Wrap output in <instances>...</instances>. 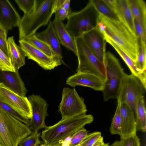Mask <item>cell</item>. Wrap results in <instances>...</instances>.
<instances>
[{
    "instance_id": "1",
    "label": "cell",
    "mask_w": 146,
    "mask_h": 146,
    "mask_svg": "<svg viewBox=\"0 0 146 146\" xmlns=\"http://www.w3.org/2000/svg\"><path fill=\"white\" fill-rule=\"evenodd\" d=\"M97 27L135 62L138 55V36L121 21L111 19L100 14Z\"/></svg>"
},
{
    "instance_id": "2",
    "label": "cell",
    "mask_w": 146,
    "mask_h": 146,
    "mask_svg": "<svg viewBox=\"0 0 146 146\" xmlns=\"http://www.w3.org/2000/svg\"><path fill=\"white\" fill-rule=\"evenodd\" d=\"M91 114L86 113L64 119L42 130L40 137L46 146H62L66 139L79 130L92 122Z\"/></svg>"
},
{
    "instance_id": "3",
    "label": "cell",
    "mask_w": 146,
    "mask_h": 146,
    "mask_svg": "<svg viewBox=\"0 0 146 146\" xmlns=\"http://www.w3.org/2000/svg\"><path fill=\"white\" fill-rule=\"evenodd\" d=\"M54 0H38L35 10L24 14L18 26L19 40L35 35L40 27L48 24L53 14L52 7Z\"/></svg>"
},
{
    "instance_id": "4",
    "label": "cell",
    "mask_w": 146,
    "mask_h": 146,
    "mask_svg": "<svg viewBox=\"0 0 146 146\" xmlns=\"http://www.w3.org/2000/svg\"><path fill=\"white\" fill-rule=\"evenodd\" d=\"M31 133L28 125L0 108V144L2 146H18Z\"/></svg>"
},
{
    "instance_id": "5",
    "label": "cell",
    "mask_w": 146,
    "mask_h": 146,
    "mask_svg": "<svg viewBox=\"0 0 146 146\" xmlns=\"http://www.w3.org/2000/svg\"><path fill=\"white\" fill-rule=\"evenodd\" d=\"M100 13L91 0L82 10L71 13L65 27L74 38L82 37L86 33L96 28Z\"/></svg>"
},
{
    "instance_id": "6",
    "label": "cell",
    "mask_w": 146,
    "mask_h": 146,
    "mask_svg": "<svg viewBox=\"0 0 146 146\" xmlns=\"http://www.w3.org/2000/svg\"><path fill=\"white\" fill-rule=\"evenodd\" d=\"M104 64L106 80L102 90L105 102L117 98L121 86L127 74L124 72L119 60L109 51L106 52Z\"/></svg>"
},
{
    "instance_id": "7",
    "label": "cell",
    "mask_w": 146,
    "mask_h": 146,
    "mask_svg": "<svg viewBox=\"0 0 146 146\" xmlns=\"http://www.w3.org/2000/svg\"><path fill=\"white\" fill-rule=\"evenodd\" d=\"M78 60L77 73L95 75L105 81L104 64L90 50L82 37L75 38Z\"/></svg>"
},
{
    "instance_id": "8",
    "label": "cell",
    "mask_w": 146,
    "mask_h": 146,
    "mask_svg": "<svg viewBox=\"0 0 146 146\" xmlns=\"http://www.w3.org/2000/svg\"><path fill=\"white\" fill-rule=\"evenodd\" d=\"M146 90L140 80L132 74H126L122 82L117 98L121 104L127 105L134 113L135 117L137 103L144 96Z\"/></svg>"
},
{
    "instance_id": "9",
    "label": "cell",
    "mask_w": 146,
    "mask_h": 146,
    "mask_svg": "<svg viewBox=\"0 0 146 146\" xmlns=\"http://www.w3.org/2000/svg\"><path fill=\"white\" fill-rule=\"evenodd\" d=\"M58 110L64 119L86 113L87 107L84 99L80 97L75 88H64Z\"/></svg>"
},
{
    "instance_id": "10",
    "label": "cell",
    "mask_w": 146,
    "mask_h": 146,
    "mask_svg": "<svg viewBox=\"0 0 146 146\" xmlns=\"http://www.w3.org/2000/svg\"><path fill=\"white\" fill-rule=\"evenodd\" d=\"M19 42L26 57L35 61L44 70H51L62 64H65L63 60L47 55L25 40H19Z\"/></svg>"
},
{
    "instance_id": "11",
    "label": "cell",
    "mask_w": 146,
    "mask_h": 146,
    "mask_svg": "<svg viewBox=\"0 0 146 146\" xmlns=\"http://www.w3.org/2000/svg\"><path fill=\"white\" fill-rule=\"evenodd\" d=\"M0 99L30 120L32 117L31 104L28 98L16 94L0 83Z\"/></svg>"
},
{
    "instance_id": "12",
    "label": "cell",
    "mask_w": 146,
    "mask_h": 146,
    "mask_svg": "<svg viewBox=\"0 0 146 146\" xmlns=\"http://www.w3.org/2000/svg\"><path fill=\"white\" fill-rule=\"evenodd\" d=\"M28 99L31 104L32 114L28 125L30 129L32 132L45 129L47 126L45 119L48 115L47 102L40 96L34 94L29 96Z\"/></svg>"
},
{
    "instance_id": "13",
    "label": "cell",
    "mask_w": 146,
    "mask_h": 146,
    "mask_svg": "<svg viewBox=\"0 0 146 146\" xmlns=\"http://www.w3.org/2000/svg\"><path fill=\"white\" fill-rule=\"evenodd\" d=\"M82 37L91 51L104 64L106 42L104 34L97 26L85 33Z\"/></svg>"
},
{
    "instance_id": "14",
    "label": "cell",
    "mask_w": 146,
    "mask_h": 146,
    "mask_svg": "<svg viewBox=\"0 0 146 146\" xmlns=\"http://www.w3.org/2000/svg\"><path fill=\"white\" fill-rule=\"evenodd\" d=\"M105 81L98 76L89 74L77 73L69 77L66 83L72 87L80 86L90 87L95 90L102 91Z\"/></svg>"
},
{
    "instance_id": "15",
    "label": "cell",
    "mask_w": 146,
    "mask_h": 146,
    "mask_svg": "<svg viewBox=\"0 0 146 146\" xmlns=\"http://www.w3.org/2000/svg\"><path fill=\"white\" fill-rule=\"evenodd\" d=\"M21 17L8 0H0V24L7 30L19 26Z\"/></svg>"
},
{
    "instance_id": "16",
    "label": "cell",
    "mask_w": 146,
    "mask_h": 146,
    "mask_svg": "<svg viewBox=\"0 0 146 146\" xmlns=\"http://www.w3.org/2000/svg\"><path fill=\"white\" fill-rule=\"evenodd\" d=\"M0 83L17 94L26 97L27 90L18 71L15 72L0 70Z\"/></svg>"
},
{
    "instance_id": "17",
    "label": "cell",
    "mask_w": 146,
    "mask_h": 146,
    "mask_svg": "<svg viewBox=\"0 0 146 146\" xmlns=\"http://www.w3.org/2000/svg\"><path fill=\"white\" fill-rule=\"evenodd\" d=\"M120 115L121 133L120 137H125L136 135V126L134 114L127 105L121 104Z\"/></svg>"
},
{
    "instance_id": "18",
    "label": "cell",
    "mask_w": 146,
    "mask_h": 146,
    "mask_svg": "<svg viewBox=\"0 0 146 146\" xmlns=\"http://www.w3.org/2000/svg\"><path fill=\"white\" fill-rule=\"evenodd\" d=\"M52 22L53 27L60 44L77 56V52L75 38L70 34L63 21L58 17H55Z\"/></svg>"
},
{
    "instance_id": "19",
    "label": "cell",
    "mask_w": 146,
    "mask_h": 146,
    "mask_svg": "<svg viewBox=\"0 0 146 146\" xmlns=\"http://www.w3.org/2000/svg\"><path fill=\"white\" fill-rule=\"evenodd\" d=\"M35 35L38 39L46 43L50 47L56 56L63 60L60 44L51 21H50L45 29L40 32L36 33Z\"/></svg>"
},
{
    "instance_id": "20",
    "label": "cell",
    "mask_w": 146,
    "mask_h": 146,
    "mask_svg": "<svg viewBox=\"0 0 146 146\" xmlns=\"http://www.w3.org/2000/svg\"><path fill=\"white\" fill-rule=\"evenodd\" d=\"M116 13L120 21L134 34L137 36L135 28L134 18L128 0H117Z\"/></svg>"
},
{
    "instance_id": "21",
    "label": "cell",
    "mask_w": 146,
    "mask_h": 146,
    "mask_svg": "<svg viewBox=\"0 0 146 146\" xmlns=\"http://www.w3.org/2000/svg\"><path fill=\"white\" fill-rule=\"evenodd\" d=\"M7 42L11 63L15 71H18L25 64V55L21 47L15 43L13 36L8 37Z\"/></svg>"
},
{
    "instance_id": "22",
    "label": "cell",
    "mask_w": 146,
    "mask_h": 146,
    "mask_svg": "<svg viewBox=\"0 0 146 146\" xmlns=\"http://www.w3.org/2000/svg\"><path fill=\"white\" fill-rule=\"evenodd\" d=\"M105 37L106 42L113 48L125 62L130 70L131 74L138 77L146 87V72H142L140 71L136 67L135 62L128 55L112 40L107 37Z\"/></svg>"
},
{
    "instance_id": "23",
    "label": "cell",
    "mask_w": 146,
    "mask_h": 146,
    "mask_svg": "<svg viewBox=\"0 0 146 146\" xmlns=\"http://www.w3.org/2000/svg\"><path fill=\"white\" fill-rule=\"evenodd\" d=\"M134 19L146 30V4L143 0H128Z\"/></svg>"
},
{
    "instance_id": "24",
    "label": "cell",
    "mask_w": 146,
    "mask_h": 146,
    "mask_svg": "<svg viewBox=\"0 0 146 146\" xmlns=\"http://www.w3.org/2000/svg\"><path fill=\"white\" fill-rule=\"evenodd\" d=\"M135 119L137 131L145 132L146 130V110L144 96L141 98L137 103Z\"/></svg>"
},
{
    "instance_id": "25",
    "label": "cell",
    "mask_w": 146,
    "mask_h": 146,
    "mask_svg": "<svg viewBox=\"0 0 146 146\" xmlns=\"http://www.w3.org/2000/svg\"><path fill=\"white\" fill-rule=\"evenodd\" d=\"M91 0L100 14L111 19L121 21L117 14L109 7L103 0Z\"/></svg>"
},
{
    "instance_id": "26",
    "label": "cell",
    "mask_w": 146,
    "mask_h": 146,
    "mask_svg": "<svg viewBox=\"0 0 146 146\" xmlns=\"http://www.w3.org/2000/svg\"><path fill=\"white\" fill-rule=\"evenodd\" d=\"M137 68L142 72L146 69V46L145 42L139 39L137 57L135 62Z\"/></svg>"
},
{
    "instance_id": "27",
    "label": "cell",
    "mask_w": 146,
    "mask_h": 146,
    "mask_svg": "<svg viewBox=\"0 0 146 146\" xmlns=\"http://www.w3.org/2000/svg\"><path fill=\"white\" fill-rule=\"evenodd\" d=\"M117 99V105L115 111L112 118L110 131L112 135H120L121 133V123L120 115V101Z\"/></svg>"
},
{
    "instance_id": "28",
    "label": "cell",
    "mask_w": 146,
    "mask_h": 146,
    "mask_svg": "<svg viewBox=\"0 0 146 146\" xmlns=\"http://www.w3.org/2000/svg\"><path fill=\"white\" fill-rule=\"evenodd\" d=\"M24 40L27 41L35 47L42 51L47 55L50 56L56 57L59 58L55 55L50 47L46 43L37 38L35 34L27 37Z\"/></svg>"
},
{
    "instance_id": "29",
    "label": "cell",
    "mask_w": 146,
    "mask_h": 146,
    "mask_svg": "<svg viewBox=\"0 0 146 146\" xmlns=\"http://www.w3.org/2000/svg\"><path fill=\"white\" fill-rule=\"evenodd\" d=\"M19 9L27 14L34 11L37 6L38 0H15Z\"/></svg>"
},
{
    "instance_id": "30",
    "label": "cell",
    "mask_w": 146,
    "mask_h": 146,
    "mask_svg": "<svg viewBox=\"0 0 146 146\" xmlns=\"http://www.w3.org/2000/svg\"><path fill=\"white\" fill-rule=\"evenodd\" d=\"M41 133L37 131L32 132L19 143V146H37L42 143L40 140Z\"/></svg>"
},
{
    "instance_id": "31",
    "label": "cell",
    "mask_w": 146,
    "mask_h": 146,
    "mask_svg": "<svg viewBox=\"0 0 146 146\" xmlns=\"http://www.w3.org/2000/svg\"><path fill=\"white\" fill-rule=\"evenodd\" d=\"M0 108L12 115L23 123L29 125L30 120L25 118L19 112L0 99Z\"/></svg>"
},
{
    "instance_id": "32",
    "label": "cell",
    "mask_w": 146,
    "mask_h": 146,
    "mask_svg": "<svg viewBox=\"0 0 146 146\" xmlns=\"http://www.w3.org/2000/svg\"><path fill=\"white\" fill-rule=\"evenodd\" d=\"M88 134L86 129L84 127L80 129L71 136L67 146H75L80 144Z\"/></svg>"
},
{
    "instance_id": "33",
    "label": "cell",
    "mask_w": 146,
    "mask_h": 146,
    "mask_svg": "<svg viewBox=\"0 0 146 146\" xmlns=\"http://www.w3.org/2000/svg\"><path fill=\"white\" fill-rule=\"evenodd\" d=\"M0 70L15 72L10 58L0 48Z\"/></svg>"
},
{
    "instance_id": "34",
    "label": "cell",
    "mask_w": 146,
    "mask_h": 146,
    "mask_svg": "<svg viewBox=\"0 0 146 146\" xmlns=\"http://www.w3.org/2000/svg\"><path fill=\"white\" fill-rule=\"evenodd\" d=\"M102 136L101 133L95 131L88 134L80 144V146H92Z\"/></svg>"
},
{
    "instance_id": "35",
    "label": "cell",
    "mask_w": 146,
    "mask_h": 146,
    "mask_svg": "<svg viewBox=\"0 0 146 146\" xmlns=\"http://www.w3.org/2000/svg\"><path fill=\"white\" fill-rule=\"evenodd\" d=\"M120 146H140V140L136 135L125 137H120Z\"/></svg>"
},
{
    "instance_id": "36",
    "label": "cell",
    "mask_w": 146,
    "mask_h": 146,
    "mask_svg": "<svg viewBox=\"0 0 146 146\" xmlns=\"http://www.w3.org/2000/svg\"><path fill=\"white\" fill-rule=\"evenodd\" d=\"M135 29L136 34L140 40L146 42V30L134 19Z\"/></svg>"
},
{
    "instance_id": "37",
    "label": "cell",
    "mask_w": 146,
    "mask_h": 146,
    "mask_svg": "<svg viewBox=\"0 0 146 146\" xmlns=\"http://www.w3.org/2000/svg\"><path fill=\"white\" fill-rule=\"evenodd\" d=\"M59 19L62 21L68 19L70 14L68 12L62 7L59 8L54 13Z\"/></svg>"
},
{
    "instance_id": "38",
    "label": "cell",
    "mask_w": 146,
    "mask_h": 146,
    "mask_svg": "<svg viewBox=\"0 0 146 146\" xmlns=\"http://www.w3.org/2000/svg\"><path fill=\"white\" fill-rule=\"evenodd\" d=\"M0 48L7 56L9 58L7 41L5 40L1 36H0Z\"/></svg>"
},
{
    "instance_id": "39",
    "label": "cell",
    "mask_w": 146,
    "mask_h": 146,
    "mask_svg": "<svg viewBox=\"0 0 146 146\" xmlns=\"http://www.w3.org/2000/svg\"><path fill=\"white\" fill-rule=\"evenodd\" d=\"M103 1L112 11L116 13L117 0H103Z\"/></svg>"
},
{
    "instance_id": "40",
    "label": "cell",
    "mask_w": 146,
    "mask_h": 146,
    "mask_svg": "<svg viewBox=\"0 0 146 146\" xmlns=\"http://www.w3.org/2000/svg\"><path fill=\"white\" fill-rule=\"evenodd\" d=\"M65 0H54L52 5V11L54 13L60 7H61Z\"/></svg>"
},
{
    "instance_id": "41",
    "label": "cell",
    "mask_w": 146,
    "mask_h": 146,
    "mask_svg": "<svg viewBox=\"0 0 146 146\" xmlns=\"http://www.w3.org/2000/svg\"><path fill=\"white\" fill-rule=\"evenodd\" d=\"M70 0H65L61 7L64 8L70 14L71 13V10L70 7Z\"/></svg>"
},
{
    "instance_id": "42",
    "label": "cell",
    "mask_w": 146,
    "mask_h": 146,
    "mask_svg": "<svg viewBox=\"0 0 146 146\" xmlns=\"http://www.w3.org/2000/svg\"><path fill=\"white\" fill-rule=\"evenodd\" d=\"M7 31L0 24V36L7 41Z\"/></svg>"
},
{
    "instance_id": "43",
    "label": "cell",
    "mask_w": 146,
    "mask_h": 146,
    "mask_svg": "<svg viewBox=\"0 0 146 146\" xmlns=\"http://www.w3.org/2000/svg\"><path fill=\"white\" fill-rule=\"evenodd\" d=\"M104 143L103 137L102 136L92 146H100Z\"/></svg>"
},
{
    "instance_id": "44",
    "label": "cell",
    "mask_w": 146,
    "mask_h": 146,
    "mask_svg": "<svg viewBox=\"0 0 146 146\" xmlns=\"http://www.w3.org/2000/svg\"><path fill=\"white\" fill-rule=\"evenodd\" d=\"M109 146H120L119 141H116Z\"/></svg>"
},
{
    "instance_id": "45",
    "label": "cell",
    "mask_w": 146,
    "mask_h": 146,
    "mask_svg": "<svg viewBox=\"0 0 146 146\" xmlns=\"http://www.w3.org/2000/svg\"><path fill=\"white\" fill-rule=\"evenodd\" d=\"M100 146H109V144L108 143H104L102 144Z\"/></svg>"
},
{
    "instance_id": "46",
    "label": "cell",
    "mask_w": 146,
    "mask_h": 146,
    "mask_svg": "<svg viewBox=\"0 0 146 146\" xmlns=\"http://www.w3.org/2000/svg\"><path fill=\"white\" fill-rule=\"evenodd\" d=\"M37 146H46L43 143L38 145Z\"/></svg>"
},
{
    "instance_id": "47",
    "label": "cell",
    "mask_w": 146,
    "mask_h": 146,
    "mask_svg": "<svg viewBox=\"0 0 146 146\" xmlns=\"http://www.w3.org/2000/svg\"><path fill=\"white\" fill-rule=\"evenodd\" d=\"M80 145H77L76 146H80Z\"/></svg>"
},
{
    "instance_id": "48",
    "label": "cell",
    "mask_w": 146,
    "mask_h": 146,
    "mask_svg": "<svg viewBox=\"0 0 146 146\" xmlns=\"http://www.w3.org/2000/svg\"><path fill=\"white\" fill-rule=\"evenodd\" d=\"M0 146H2L0 144Z\"/></svg>"
}]
</instances>
